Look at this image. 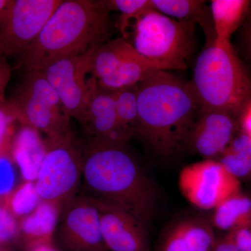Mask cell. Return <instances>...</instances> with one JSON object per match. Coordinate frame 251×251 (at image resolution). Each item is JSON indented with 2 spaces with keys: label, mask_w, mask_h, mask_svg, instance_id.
I'll return each mask as SVG.
<instances>
[{
  "label": "cell",
  "mask_w": 251,
  "mask_h": 251,
  "mask_svg": "<svg viewBox=\"0 0 251 251\" xmlns=\"http://www.w3.org/2000/svg\"><path fill=\"white\" fill-rule=\"evenodd\" d=\"M214 229L227 232L251 224V195L242 190L216 206L209 217Z\"/></svg>",
  "instance_id": "18"
},
{
  "label": "cell",
  "mask_w": 251,
  "mask_h": 251,
  "mask_svg": "<svg viewBox=\"0 0 251 251\" xmlns=\"http://www.w3.org/2000/svg\"><path fill=\"white\" fill-rule=\"evenodd\" d=\"M239 251H251V224L232 232Z\"/></svg>",
  "instance_id": "28"
},
{
  "label": "cell",
  "mask_w": 251,
  "mask_h": 251,
  "mask_svg": "<svg viewBox=\"0 0 251 251\" xmlns=\"http://www.w3.org/2000/svg\"><path fill=\"white\" fill-rule=\"evenodd\" d=\"M96 49L80 55L57 59L39 71L55 91L69 115L80 125L85 120L90 90V78L87 75L92 71Z\"/></svg>",
  "instance_id": "11"
},
{
  "label": "cell",
  "mask_w": 251,
  "mask_h": 251,
  "mask_svg": "<svg viewBox=\"0 0 251 251\" xmlns=\"http://www.w3.org/2000/svg\"><path fill=\"white\" fill-rule=\"evenodd\" d=\"M105 0H64L21 57L25 72L86 53L110 41L112 25Z\"/></svg>",
  "instance_id": "3"
},
{
  "label": "cell",
  "mask_w": 251,
  "mask_h": 251,
  "mask_svg": "<svg viewBox=\"0 0 251 251\" xmlns=\"http://www.w3.org/2000/svg\"><path fill=\"white\" fill-rule=\"evenodd\" d=\"M14 0H0V23L4 19L9 13Z\"/></svg>",
  "instance_id": "33"
},
{
  "label": "cell",
  "mask_w": 251,
  "mask_h": 251,
  "mask_svg": "<svg viewBox=\"0 0 251 251\" xmlns=\"http://www.w3.org/2000/svg\"><path fill=\"white\" fill-rule=\"evenodd\" d=\"M61 212L59 238L68 251H109L102 237L98 210L90 197L77 195Z\"/></svg>",
  "instance_id": "12"
},
{
  "label": "cell",
  "mask_w": 251,
  "mask_h": 251,
  "mask_svg": "<svg viewBox=\"0 0 251 251\" xmlns=\"http://www.w3.org/2000/svg\"><path fill=\"white\" fill-rule=\"evenodd\" d=\"M40 201L35 186L27 182L14 193L11 199V207L17 215H25L34 211L40 204Z\"/></svg>",
  "instance_id": "25"
},
{
  "label": "cell",
  "mask_w": 251,
  "mask_h": 251,
  "mask_svg": "<svg viewBox=\"0 0 251 251\" xmlns=\"http://www.w3.org/2000/svg\"><path fill=\"white\" fill-rule=\"evenodd\" d=\"M196 24L150 11L137 23L134 48L166 70H186L195 48Z\"/></svg>",
  "instance_id": "6"
},
{
  "label": "cell",
  "mask_w": 251,
  "mask_h": 251,
  "mask_svg": "<svg viewBox=\"0 0 251 251\" xmlns=\"http://www.w3.org/2000/svg\"><path fill=\"white\" fill-rule=\"evenodd\" d=\"M90 198L98 210L102 237L109 251H151L146 226L116 204Z\"/></svg>",
  "instance_id": "13"
},
{
  "label": "cell",
  "mask_w": 251,
  "mask_h": 251,
  "mask_svg": "<svg viewBox=\"0 0 251 251\" xmlns=\"http://www.w3.org/2000/svg\"><path fill=\"white\" fill-rule=\"evenodd\" d=\"M211 251H239L232 232L225 233L221 237H216L215 243Z\"/></svg>",
  "instance_id": "29"
},
{
  "label": "cell",
  "mask_w": 251,
  "mask_h": 251,
  "mask_svg": "<svg viewBox=\"0 0 251 251\" xmlns=\"http://www.w3.org/2000/svg\"><path fill=\"white\" fill-rule=\"evenodd\" d=\"M0 246H1V244H0ZM0 251H1V247H0Z\"/></svg>",
  "instance_id": "36"
},
{
  "label": "cell",
  "mask_w": 251,
  "mask_h": 251,
  "mask_svg": "<svg viewBox=\"0 0 251 251\" xmlns=\"http://www.w3.org/2000/svg\"><path fill=\"white\" fill-rule=\"evenodd\" d=\"M1 55H2V54H1V52H0V56Z\"/></svg>",
  "instance_id": "37"
},
{
  "label": "cell",
  "mask_w": 251,
  "mask_h": 251,
  "mask_svg": "<svg viewBox=\"0 0 251 251\" xmlns=\"http://www.w3.org/2000/svg\"><path fill=\"white\" fill-rule=\"evenodd\" d=\"M247 23L244 25V31H243V39L244 45L247 49V53L251 58V8L249 10L247 16Z\"/></svg>",
  "instance_id": "32"
},
{
  "label": "cell",
  "mask_w": 251,
  "mask_h": 251,
  "mask_svg": "<svg viewBox=\"0 0 251 251\" xmlns=\"http://www.w3.org/2000/svg\"><path fill=\"white\" fill-rule=\"evenodd\" d=\"M239 120L225 112L201 110L188 135L186 148L203 159H219L240 131Z\"/></svg>",
  "instance_id": "15"
},
{
  "label": "cell",
  "mask_w": 251,
  "mask_h": 251,
  "mask_svg": "<svg viewBox=\"0 0 251 251\" xmlns=\"http://www.w3.org/2000/svg\"><path fill=\"white\" fill-rule=\"evenodd\" d=\"M125 146L87 143L82 151L83 193L116 204L149 229L158 212V191Z\"/></svg>",
  "instance_id": "2"
},
{
  "label": "cell",
  "mask_w": 251,
  "mask_h": 251,
  "mask_svg": "<svg viewBox=\"0 0 251 251\" xmlns=\"http://www.w3.org/2000/svg\"><path fill=\"white\" fill-rule=\"evenodd\" d=\"M218 161L239 181H251V138L242 130Z\"/></svg>",
  "instance_id": "20"
},
{
  "label": "cell",
  "mask_w": 251,
  "mask_h": 251,
  "mask_svg": "<svg viewBox=\"0 0 251 251\" xmlns=\"http://www.w3.org/2000/svg\"><path fill=\"white\" fill-rule=\"evenodd\" d=\"M157 71L167 70L144 57L124 38H117L96 49L91 74L99 85L114 91L138 85Z\"/></svg>",
  "instance_id": "8"
},
{
  "label": "cell",
  "mask_w": 251,
  "mask_h": 251,
  "mask_svg": "<svg viewBox=\"0 0 251 251\" xmlns=\"http://www.w3.org/2000/svg\"><path fill=\"white\" fill-rule=\"evenodd\" d=\"M11 69L4 56H0V99L2 98L5 89L11 77Z\"/></svg>",
  "instance_id": "30"
},
{
  "label": "cell",
  "mask_w": 251,
  "mask_h": 251,
  "mask_svg": "<svg viewBox=\"0 0 251 251\" xmlns=\"http://www.w3.org/2000/svg\"><path fill=\"white\" fill-rule=\"evenodd\" d=\"M155 9L179 21L199 24L206 37V47L214 44L216 39L210 7L201 0H151Z\"/></svg>",
  "instance_id": "17"
},
{
  "label": "cell",
  "mask_w": 251,
  "mask_h": 251,
  "mask_svg": "<svg viewBox=\"0 0 251 251\" xmlns=\"http://www.w3.org/2000/svg\"><path fill=\"white\" fill-rule=\"evenodd\" d=\"M241 130L251 138V101L247 105L239 120Z\"/></svg>",
  "instance_id": "31"
},
{
  "label": "cell",
  "mask_w": 251,
  "mask_h": 251,
  "mask_svg": "<svg viewBox=\"0 0 251 251\" xmlns=\"http://www.w3.org/2000/svg\"><path fill=\"white\" fill-rule=\"evenodd\" d=\"M60 211L57 206L48 202L40 203L30 215L24 219L22 230L27 237L44 239L52 233Z\"/></svg>",
  "instance_id": "23"
},
{
  "label": "cell",
  "mask_w": 251,
  "mask_h": 251,
  "mask_svg": "<svg viewBox=\"0 0 251 251\" xmlns=\"http://www.w3.org/2000/svg\"><path fill=\"white\" fill-rule=\"evenodd\" d=\"M81 126L90 138L88 143L125 146L130 139L119 126L113 91L99 85L92 75Z\"/></svg>",
  "instance_id": "14"
},
{
  "label": "cell",
  "mask_w": 251,
  "mask_h": 251,
  "mask_svg": "<svg viewBox=\"0 0 251 251\" xmlns=\"http://www.w3.org/2000/svg\"><path fill=\"white\" fill-rule=\"evenodd\" d=\"M34 130L28 128L20 133L14 149V157L23 177L28 181L36 180L46 150H41Z\"/></svg>",
  "instance_id": "21"
},
{
  "label": "cell",
  "mask_w": 251,
  "mask_h": 251,
  "mask_svg": "<svg viewBox=\"0 0 251 251\" xmlns=\"http://www.w3.org/2000/svg\"><path fill=\"white\" fill-rule=\"evenodd\" d=\"M247 0H213L210 11L217 40L230 41L234 31L242 25L250 10ZM216 41V40H215Z\"/></svg>",
  "instance_id": "19"
},
{
  "label": "cell",
  "mask_w": 251,
  "mask_h": 251,
  "mask_svg": "<svg viewBox=\"0 0 251 251\" xmlns=\"http://www.w3.org/2000/svg\"><path fill=\"white\" fill-rule=\"evenodd\" d=\"M138 85L114 90L117 120L121 129L131 138L138 125Z\"/></svg>",
  "instance_id": "22"
},
{
  "label": "cell",
  "mask_w": 251,
  "mask_h": 251,
  "mask_svg": "<svg viewBox=\"0 0 251 251\" xmlns=\"http://www.w3.org/2000/svg\"><path fill=\"white\" fill-rule=\"evenodd\" d=\"M139 136L158 156L169 158L186 148L201 110L191 82L157 71L138 85Z\"/></svg>",
  "instance_id": "1"
},
{
  "label": "cell",
  "mask_w": 251,
  "mask_h": 251,
  "mask_svg": "<svg viewBox=\"0 0 251 251\" xmlns=\"http://www.w3.org/2000/svg\"><path fill=\"white\" fill-rule=\"evenodd\" d=\"M6 119L2 115H0V147H1V142L6 131Z\"/></svg>",
  "instance_id": "34"
},
{
  "label": "cell",
  "mask_w": 251,
  "mask_h": 251,
  "mask_svg": "<svg viewBox=\"0 0 251 251\" xmlns=\"http://www.w3.org/2000/svg\"><path fill=\"white\" fill-rule=\"evenodd\" d=\"M82 179V151L74 140L50 143L34 185L41 201L52 203L61 212L77 196Z\"/></svg>",
  "instance_id": "7"
},
{
  "label": "cell",
  "mask_w": 251,
  "mask_h": 251,
  "mask_svg": "<svg viewBox=\"0 0 251 251\" xmlns=\"http://www.w3.org/2000/svg\"><path fill=\"white\" fill-rule=\"evenodd\" d=\"M24 79L7 108L27 128L41 132L50 143L73 140L69 115L58 95L39 72H25Z\"/></svg>",
  "instance_id": "5"
},
{
  "label": "cell",
  "mask_w": 251,
  "mask_h": 251,
  "mask_svg": "<svg viewBox=\"0 0 251 251\" xmlns=\"http://www.w3.org/2000/svg\"><path fill=\"white\" fill-rule=\"evenodd\" d=\"M178 185L185 199L195 207L212 211L241 190V182L216 160L203 159L184 167Z\"/></svg>",
  "instance_id": "9"
},
{
  "label": "cell",
  "mask_w": 251,
  "mask_h": 251,
  "mask_svg": "<svg viewBox=\"0 0 251 251\" xmlns=\"http://www.w3.org/2000/svg\"><path fill=\"white\" fill-rule=\"evenodd\" d=\"M31 251H57L52 249V247H50L46 244H41V245L36 246L34 247Z\"/></svg>",
  "instance_id": "35"
},
{
  "label": "cell",
  "mask_w": 251,
  "mask_h": 251,
  "mask_svg": "<svg viewBox=\"0 0 251 251\" xmlns=\"http://www.w3.org/2000/svg\"><path fill=\"white\" fill-rule=\"evenodd\" d=\"M201 110L240 120L251 101V78L230 41L217 40L198 56L191 82Z\"/></svg>",
  "instance_id": "4"
},
{
  "label": "cell",
  "mask_w": 251,
  "mask_h": 251,
  "mask_svg": "<svg viewBox=\"0 0 251 251\" xmlns=\"http://www.w3.org/2000/svg\"><path fill=\"white\" fill-rule=\"evenodd\" d=\"M62 0H14L0 23V52L21 58Z\"/></svg>",
  "instance_id": "10"
},
{
  "label": "cell",
  "mask_w": 251,
  "mask_h": 251,
  "mask_svg": "<svg viewBox=\"0 0 251 251\" xmlns=\"http://www.w3.org/2000/svg\"><path fill=\"white\" fill-rule=\"evenodd\" d=\"M17 233V225L9 211L0 206V244L11 240Z\"/></svg>",
  "instance_id": "26"
},
{
  "label": "cell",
  "mask_w": 251,
  "mask_h": 251,
  "mask_svg": "<svg viewBox=\"0 0 251 251\" xmlns=\"http://www.w3.org/2000/svg\"><path fill=\"white\" fill-rule=\"evenodd\" d=\"M106 3L110 11H120L121 14L119 28L125 37L131 25L135 29L145 15L155 9L151 0H108Z\"/></svg>",
  "instance_id": "24"
},
{
  "label": "cell",
  "mask_w": 251,
  "mask_h": 251,
  "mask_svg": "<svg viewBox=\"0 0 251 251\" xmlns=\"http://www.w3.org/2000/svg\"><path fill=\"white\" fill-rule=\"evenodd\" d=\"M216 237L209 217L192 214L171 225L155 251H211Z\"/></svg>",
  "instance_id": "16"
},
{
  "label": "cell",
  "mask_w": 251,
  "mask_h": 251,
  "mask_svg": "<svg viewBox=\"0 0 251 251\" xmlns=\"http://www.w3.org/2000/svg\"><path fill=\"white\" fill-rule=\"evenodd\" d=\"M15 175L9 160L0 157V195L9 193L14 187Z\"/></svg>",
  "instance_id": "27"
}]
</instances>
